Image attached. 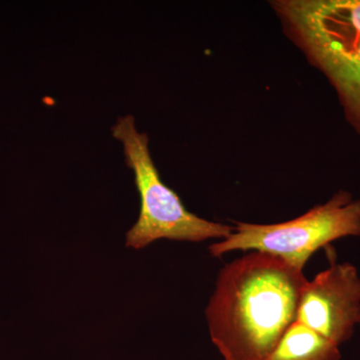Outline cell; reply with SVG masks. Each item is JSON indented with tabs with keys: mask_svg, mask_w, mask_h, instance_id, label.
Listing matches in <instances>:
<instances>
[{
	"mask_svg": "<svg viewBox=\"0 0 360 360\" xmlns=\"http://www.w3.org/2000/svg\"><path fill=\"white\" fill-rule=\"evenodd\" d=\"M307 281L302 270L259 251L225 265L205 311L224 359H269L297 319Z\"/></svg>",
	"mask_w": 360,
	"mask_h": 360,
	"instance_id": "1",
	"label": "cell"
},
{
	"mask_svg": "<svg viewBox=\"0 0 360 360\" xmlns=\"http://www.w3.org/2000/svg\"><path fill=\"white\" fill-rule=\"evenodd\" d=\"M111 131L122 142L125 162L134 170L141 198L139 219L127 233V248L141 250L158 239L200 243L231 236V225L188 212L179 194L165 184L149 151L148 135L137 130L134 116L118 118Z\"/></svg>",
	"mask_w": 360,
	"mask_h": 360,
	"instance_id": "3",
	"label": "cell"
},
{
	"mask_svg": "<svg viewBox=\"0 0 360 360\" xmlns=\"http://www.w3.org/2000/svg\"><path fill=\"white\" fill-rule=\"evenodd\" d=\"M340 347L360 324V276L349 262H333L303 288L297 319Z\"/></svg>",
	"mask_w": 360,
	"mask_h": 360,
	"instance_id": "5",
	"label": "cell"
},
{
	"mask_svg": "<svg viewBox=\"0 0 360 360\" xmlns=\"http://www.w3.org/2000/svg\"><path fill=\"white\" fill-rule=\"evenodd\" d=\"M340 347L296 321L267 360H340Z\"/></svg>",
	"mask_w": 360,
	"mask_h": 360,
	"instance_id": "6",
	"label": "cell"
},
{
	"mask_svg": "<svg viewBox=\"0 0 360 360\" xmlns=\"http://www.w3.org/2000/svg\"><path fill=\"white\" fill-rule=\"evenodd\" d=\"M229 238L210 246L212 257L229 251H259L302 270L317 250L340 238L360 236V200L340 189L328 201L281 224L234 221Z\"/></svg>",
	"mask_w": 360,
	"mask_h": 360,
	"instance_id": "4",
	"label": "cell"
},
{
	"mask_svg": "<svg viewBox=\"0 0 360 360\" xmlns=\"http://www.w3.org/2000/svg\"><path fill=\"white\" fill-rule=\"evenodd\" d=\"M285 37L335 89L360 135V0H272Z\"/></svg>",
	"mask_w": 360,
	"mask_h": 360,
	"instance_id": "2",
	"label": "cell"
}]
</instances>
